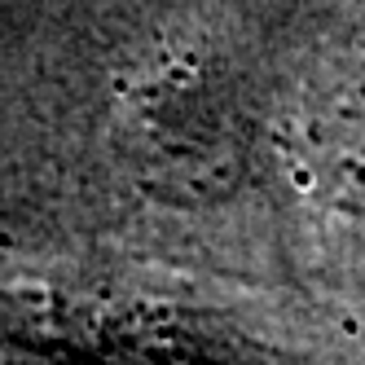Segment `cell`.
I'll return each instance as SVG.
<instances>
[{"label":"cell","mask_w":365,"mask_h":365,"mask_svg":"<svg viewBox=\"0 0 365 365\" xmlns=\"http://www.w3.org/2000/svg\"><path fill=\"white\" fill-rule=\"evenodd\" d=\"M0 334L62 365H233L247 356L242 339L172 299L14 251L0 255Z\"/></svg>","instance_id":"1"},{"label":"cell","mask_w":365,"mask_h":365,"mask_svg":"<svg viewBox=\"0 0 365 365\" xmlns=\"http://www.w3.org/2000/svg\"><path fill=\"white\" fill-rule=\"evenodd\" d=\"M286 150L304 190L365 216V44L330 58L304 84Z\"/></svg>","instance_id":"2"}]
</instances>
